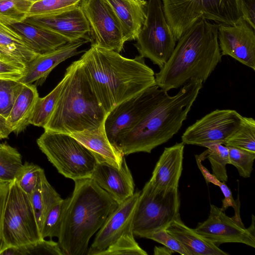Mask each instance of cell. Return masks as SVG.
<instances>
[{"label": "cell", "instance_id": "cell-29", "mask_svg": "<svg viewBox=\"0 0 255 255\" xmlns=\"http://www.w3.org/2000/svg\"><path fill=\"white\" fill-rule=\"evenodd\" d=\"M255 152V121L253 118L243 117L238 128L224 144Z\"/></svg>", "mask_w": 255, "mask_h": 255}, {"label": "cell", "instance_id": "cell-10", "mask_svg": "<svg viewBox=\"0 0 255 255\" xmlns=\"http://www.w3.org/2000/svg\"><path fill=\"white\" fill-rule=\"evenodd\" d=\"M134 46L139 55L150 59L161 69L176 45L172 30L165 17L161 0L147 1L146 17Z\"/></svg>", "mask_w": 255, "mask_h": 255}, {"label": "cell", "instance_id": "cell-33", "mask_svg": "<svg viewBox=\"0 0 255 255\" xmlns=\"http://www.w3.org/2000/svg\"><path fill=\"white\" fill-rule=\"evenodd\" d=\"M195 158L197 166L206 181L219 186L224 196V199L222 201L223 205L221 209L223 211H225L228 208L232 207L235 210V214L234 216L237 218L241 219L240 215V202L238 201L237 202L234 199L232 192L225 182L219 180L202 165V161L206 158L205 152L204 151L200 155H196Z\"/></svg>", "mask_w": 255, "mask_h": 255}, {"label": "cell", "instance_id": "cell-44", "mask_svg": "<svg viewBox=\"0 0 255 255\" xmlns=\"http://www.w3.org/2000/svg\"><path fill=\"white\" fill-rule=\"evenodd\" d=\"M255 0H239L242 18L255 29Z\"/></svg>", "mask_w": 255, "mask_h": 255}, {"label": "cell", "instance_id": "cell-24", "mask_svg": "<svg viewBox=\"0 0 255 255\" xmlns=\"http://www.w3.org/2000/svg\"><path fill=\"white\" fill-rule=\"evenodd\" d=\"M10 25L22 37L29 48L37 54L52 51L70 42L58 34L24 22Z\"/></svg>", "mask_w": 255, "mask_h": 255}, {"label": "cell", "instance_id": "cell-40", "mask_svg": "<svg viewBox=\"0 0 255 255\" xmlns=\"http://www.w3.org/2000/svg\"><path fill=\"white\" fill-rule=\"evenodd\" d=\"M16 253L17 255H63L58 242L45 239L30 245L16 247Z\"/></svg>", "mask_w": 255, "mask_h": 255}, {"label": "cell", "instance_id": "cell-7", "mask_svg": "<svg viewBox=\"0 0 255 255\" xmlns=\"http://www.w3.org/2000/svg\"><path fill=\"white\" fill-rule=\"evenodd\" d=\"M36 142L49 161L64 177L73 181L91 178L97 161L69 134L44 130Z\"/></svg>", "mask_w": 255, "mask_h": 255}, {"label": "cell", "instance_id": "cell-20", "mask_svg": "<svg viewBox=\"0 0 255 255\" xmlns=\"http://www.w3.org/2000/svg\"><path fill=\"white\" fill-rule=\"evenodd\" d=\"M184 148L182 142L164 148L148 181L155 188L164 192L178 189L183 170Z\"/></svg>", "mask_w": 255, "mask_h": 255}, {"label": "cell", "instance_id": "cell-15", "mask_svg": "<svg viewBox=\"0 0 255 255\" xmlns=\"http://www.w3.org/2000/svg\"><path fill=\"white\" fill-rule=\"evenodd\" d=\"M140 192H134L131 197L119 204L97 232L87 255H99L122 237L133 233L134 215Z\"/></svg>", "mask_w": 255, "mask_h": 255}, {"label": "cell", "instance_id": "cell-26", "mask_svg": "<svg viewBox=\"0 0 255 255\" xmlns=\"http://www.w3.org/2000/svg\"><path fill=\"white\" fill-rule=\"evenodd\" d=\"M0 54L27 65L38 54L10 25L0 21Z\"/></svg>", "mask_w": 255, "mask_h": 255}, {"label": "cell", "instance_id": "cell-5", "mask_svg": "<svg viewBox=\"0 0 255 255\" xmlns=\"http://www.w3.org/2000/svg\"><path fill=\"white\" fill-rule=\"evenodd\" d=\"M67 79L44 130L71 134L98 128L107 116L78 60L65 72Z\"/></svg>", "mask_w": 255, "mask_h": 255}, {"label": "cell", "instance_id": "cell-47", "mask_svg": "<svg viewBox=\"0 0 255 255\" xmlns=\"http://www.w3.org/2000/svg\"><path fill=\"white\" fill-rule=\"evenodd\" d=\"M30 0V1H34V2H36V1H38L39 0Z\"/></svg>", "mask_w": 255, "mask_h": 255}, {"label": "cell", "instance_id": "cell-48", "mask_svg": "<svg viewBox=\"0 0 255 255\" xmlns=\"http://www.w3.org/2000/svg\"><path fill=\"white\" fill-rule=\"evenodd\" d=\"M1 143H0V145Z\"/></svg>", "mask_w": 255, "mask_h": 255}, {"label": "cell", "instance_id": "cell-41", "mask_svg": "<svg viewBox=\"0 0 255 255\" xmlns=\"http://www.w3.org/2000/svg\"><path fill=\"white\" fill-rule=\"evenodd\" d=\"M26 68V64L0 54V79L19 81Z\"/></svg>", "mask_w": 255, "mask_h": 255}, {"label": "cell", "instance_id": "cell-36", "mask_svg": "<svg viewBox=\"0 0 255 255\" xmlns=\"http://www.w3.org/2000/svg\"><path fill=\"white\" fill-rule=\"evenodd\" d=\"M65 204L66 199H63L53 206L47 213L40 230L42 239L58 238Z\"/></svg>", "mask_w": 255, "mask_h": 255}, {"label": "cell", "instance_id": "cell-46", "mask_svg": "<svg viewBox=\"0 0 255 255\" xmlns=\"http://www.w3.org/2000/svg\"><path fill=\"white\" fill-rule=\"evenodd\" d=\"M173 251L164 247H155L153 250L154 255H170L174 253Z\"/></svg>", "mask_w": 255, "mask_h": 255}, {"label": "cell", "instance_id": "cell-14", "mask_svg": "<svg viewBox=\"0 0 255 255\" xmlns=\"http://www.w3.org/2000/svg\"><path fill=\"white\" fill-rule=\"evenodd\" d=\"M252 217V225L247 229L241 220L228 217L225 211L212 204L208 218L194 229L217 246L237 243L255 248V218Z\"/></svg>", "mask_w": 255, "mask_h": 255}, {"label": "cell", "instance_id": "cell-16", "mask_svg": "<svg viewBox=\"0 0 255 255\" xmlns=\"http://www.w3.org/2000/svg\"><path fill=\"white\" fill-rule=\"evenodd\" d=\"M222 55H228L255 70V29L243 18L233 25L218 24Z\"/></svg>", "mask_w": 255, "mask_h": 255}, {"label": "cell", "instance_id": "cell-1", "mask_svg": "<svg viewBox=\"0 0 255 255\" xmlns=\"http://www.w3.org/2000/svg\"><path fill=\"white\" fill-rule=\"evenodd\" d=\"M78 61L106 115L156 85L154 71L140 55L129 59L113 50L91 47Z\"/></svg>", "mask_w": 255, "mask_h": 255}, {"label": "cell", "instance_id": "cell-37", "mask_svg": "<svg viewBox=\"0 0 255 255\" xmlns=\"http://www.w3.org/2000/svg\"><path fill=\"white\" fill-rule=\"evenodd\" d=\"M147 255V253L138 244L133 233L118 239L115 243L101 252L99 255Z\"/></svg>", "mask_w": 255, "mask_h": 255}, {"label": "cell", "instance_id": "cell-35", "mask_svg": "<svg viewBox=\"0 0 255 255\" xmlns=\"http://www.w3.org/2000/svg\"><path fill=\"white\" fill-rule=\"evenodd\" d=\"M24 84L0 79V115L6 119Z\"/></svg>", "mask_w": 255, "mask_h": 255}, {"label": "cell", "instance_id": "cell-43", "mask_svg": "<svg viewBox=\"0 0 255 255\" xmlns=\"http://www.w3.org/2000/svg\"><path fill=\"white\" fill-rule=\"evenodd\" d=\"M10 183L0 181V254L7 246L3 237V222L5 208L8 196Z\"/></svg>", "mask_w": 255, "mask_h": 255}, {"label": "cell", "instance_id": "cell-25", "mask_svg": "<svg viewBox=\"0 0 255 255\" xmlns=\"http://www.w3.org/2000/svg\"><path fill=\"white\" fill-rule=\"evenodd\" d=\"M39 98L37 86L24 84L6 118V125L11 132L18 133L29 124V120Z\"/></svg>", "mask_w": 255, "mask_h": 255}, {"label": "cell", "instance_id": "cell-19", "mask_svg": "<svg viewBox=\"0 0 255 255\" xmlns=\"http://www.w3.org/2000/svg\"><path fill=\"white\" fill-rule=\"evenodd\" d=\"M89 42L84 39L68 42L52 51L38 54L26 65L25 73L19 81L24 84L41 85L56 66L82 52L78 51V48Z\"/></svg>", "mask_w": 255, "mask_h": 255}, {"label": "cell", "instance_id": "cell-32", "mask_svg": "<svg viewBox=\"0 0 255 255\" xmlns=\"http://www.w3.org/2000/svg\"><path fill=\"white\" fill-rule=\"evenodd\" d=\"M205 147L206 158L209 160L213 174L221 181L228 180L226 165L230 164L227 146L220 143L207 145Z\"/></svg>", "mask_w": 255, "mask_h": 255}, {"label": "cell", "instance_id": "cell-28", "mask_svg": "<svg viewBox=\"0 0 255 255\" xmlns=\"http://www.w3.org/2000/svg\"><path fill=\"white\" fill-rule=\"evenodd\" d=\"M67 79L65 75L62 80L48 95L38 98L29 120V124L38 127H44L48 122L59 98Z\"/></svg>", "mask_w": 255, "mask_h": 255}, {"label": "cell", "instance_id": "cell-31", "mask_svg": "<svg viewBox=\"0 0 255 255\" xmlns=\"http://www.w3.org/2000/svg\"><path fill=\"white\" fill-rule=\"evenodd\" d=\"M34 2L26 0H0V21L9 25L23 22Z\"/></svg>", "mask_w": 255, "mask_h": 255}, {"label": "cell", "instance_id": "cell-11", "mask_svg": "<svg viewBox=\"0 0 255 255\" xmlns=\"http://www.w3.org/2000/svg\"><path fill=\"white\" fill-rule=\"evenodd\" d=\"M167 92L154 85L122 102L106 116L104 128L110 141H117L134 128L162 100Z\"/></svg>", "mask_w": 255, "mask_h": 255}, {"label": "cell", "instance_id": "cell-42", "mask_svg": "<svg viewBox=\"0 0 255 255\" xmlns=\"http://www.w3.org/2000/svg\"><path fill=\"white\" fill-rule=\"evenodd\" d=\"M144 238L150 239L162 244L174 252L182 255H190L184 246L166 229L160 230L146 235Z\"/></svg>", "mask_w": 255, "mask_h": 255}, {"label": "cell", "instance_id": "cell-3", "mask_svg": "<svg viewBox=\"0 0 255 255\" xmlns=\"http://www.w3.org/2000/svg\"><path fill=\"white\" fill-rule=\"evenodd\" d=\"M66 199L58 243L63 255H85L89 241L119 204L91 178L74 181Z\"/></svg>", "mask_w": 255, "mask_h": 255}, {"label": "cell", "instance_id": "cell-34", "mask_svg": "<svg viewBox=\"0 0 255 255\" xmlns=\"http://www.w3.org/2000/svg\"><path fill=\"white\" fill-rule=\"evenodd\" d=\"M82 0H39L33 4L27 18H40L55 14L78 5Z\"/></svg>", "mask_w": 255, "mask_h": 255}, {"label": "cell", "instance_id": "cell-8", "mask_svg": "<svg viewBox=\"0 0 255 255\" xmlns=\"http://www.w3.org/2000/svg\"><path fill=\"white\" fill-rule=\"evenodd\" d=\"M180 206L178 189L161 191L148 181L140 192L134 213V235L144 238L148 234L166 229L180 214Z\"/></svg>", "mask_w": 255, "mask_h": 255}, {"label": "cell", "instance_id": "cell-6", "mask_svg": "<svg viewBox=\"0 0 255 255\" xmlns=\"http://www.w3.org/2000/svg\"><path fill=\"white\" fill-rule=\"evenodd\" d=\"M162 9L176 41L197 19L235 25L243 19L239 0H162Z\"/></svg>", "mask_w": 255, "mask_h": 255}, {"label": "cell", "instance_id": "cell-17", "mask_svg": "<svg viewBox=\"0 0 255 255\" xmlns=\"http://www.w3.org/2000/svg\"><path fill=\"white\" fill-rule=\"evenodd\" d=\"M23 22L58 34L70 42L89 40L90 28L80 5L40 18H27Z\"/></svg>", "mask_w": 255, "mask_h": 255}, {"label": "cell", "instance_id": "cell-23", "mask_svg": "<svg viewBox=\"0 0 255 255\" xmlns=\"http://www.w3.org/2000/svg\"><path fill=\"white\" fill-rule=\"evenodd\" d=\"M166 230L184 246L190 255H229L197 233L194 229L187 226L181 220L180 214Z\"/></svg>", "mask_w": 255, "mask_h": 255}, {"label": "cell", "instance_id": "cell-21", "mask_svg": "<svg viewBox=\"0 0 255 255\" xmlns=\"http://www.w3.org/2000/svg\"><path fill=\"white\" fill-rule=\"evenodd\" d=\"M117 17L126 42L136 39L144 24L147 1L145 0H105Z\"/></svg>", "mask_w": 255, "mask_h": 255}, {"label": "cell", "instance_id": "cell-18", "mask_svg": "<svg viewBox=\"0 0 255 255\" xmlns=\"http://www.w3.org/2000/svg\"><path fill=\"white\" fill-rule=\"evenodd\" d=\"M119 204L134 193V183L124 157L120 168L97 162L91 178Z\"/></svg>", "mask_w": 255, "mask_h": 255}, {"label": "cell", "instance_id": "cell-22", "mask_svg": "<svg viewBox=\"0 0 255 255\" xmlns=\"http://www.w3.org/2000/svg\"><path fill=\"white\" fill-rule=\"evenodd\" d=\"M87 148L97 162H106L120 168L124 155L108 139L104 124L98 128L69 134Z\"/></svg>", "mask_w": 255, "mask_h": 255}, {"label": "cell", "instance_id": "cell-12", "mask_svg": "<svg viewBox=\"0 0 255 255\" xmlns=\"http://www.w3.org/2000/svg\"><path fill=\"white\" fill-rule=\"evenodd\" d=\"M80 5L90 26L91 47L121 52L126 41L109 3L105 0H82Z\"/></svg>", "mask_w": 255, "mask_h": 255}, {"label": "cell", "instance_id": "cell-13", "mask_svg": "<svg viewBox=\"0 0 255 255\" xmlns=\"http://www.w3.org/2000/svg\"><path fill=\"white\" fill-rule=\"evenodd\" d=\"M243 116L233 110L217 109L197 120L181 136L184 144L205 147L226 140L240 126Z\"/></svg>", "mask_w": 255, "mask_h": 255}, {"label": "cell", "instance_id": "cell-2", "mask_svg": "<svg viewBox=\"0 0 255 255\" xmlns=\"http://www.w3.org/2000/svg\"><path fill=\"white\" fill-rule=\"evenodd\" d=\"M177 41L166 63L155 74L156 85L167 92L191 79L205 82L222 60L218 24L200 18Z\"/></svg>", "mask_w": 255, "mask_h": 255}, {"label": "cell", "instance_id": "cell-39", "mask_svg": "<svg viewBox=\"0 0 255 255\" xmlns=\"http://www.w3.org/2000/svg\"><path fill=\"white\" fill-rule=\"evenodd\" d=\"M227 146L230 164L237 169L240 176L244 178L251 176L255 158V152L244 149Z\"/></svg>", "mask_w": 255, "mask_h": 255}, {"label": "cell", "instance_id": "cell-9", "mask_svg": "<svg viewBox=\"0 0 255 255\" xmlns=\"http://www.w3.org/2000/svg\"><path fill=\"white\" fill-rule=\"evenodd\" d=\"M3 237L7 248L26 246L43 239L29 196L15 179L10 183L3 216Z\"/></svg>", "mask_w": 255, "mask_h": 255}, {"label": "cell", "instance_id": "cell-27", "mask_svg": "<svg viewBox=\"0 0 255 255\" xmlns=\"http://www.w3.org/2000/svg\"><path fill=\"white\" fill-rule=\"evenodd\" d=\"M29 196L40 232L47 213L63 199L47 180L44 171L41 173L35 189Z\"/></svg>", "mask_w": 255, "mask_h": 255}, {"label": "cell", "instance_id": "cell-4", "mask_svg": "<svg viewBox=\"0 0 255 255\" xmlns=\"http://www.w3.org/2000/svg\"><path fill=\"white\" fill-rule=\"evenodd\" d=\"M200 79H191L174 96L159 102L115 146L125 155L136 152L150 153L168 141L181 128L203 87Z\"/></svg>", "mask_w": 255, "mask_h": 255}, {"label": "cell", "instance_id": "cell-38", "mask_svg": "<svg viewBox=\"0 0 255 255\" xmlns=\"http://www.w3.org/2000/svg\"><path fill=\"white\" fill-rule=\"evenodd\" d=\"M43 171L38 165L25 161L18 170L15 180L20 188L30 195L35 189L40 175Z\"/></svg>", "mask_w": 255, "mask_h": 255}, {"label": "cell", "instance_id": "cell-45", "mask_svg": "<svg viewBox=\"0 0 255 255\" xmlns=\"http://www.w3.org/2000/svg\"><path fill=\"white\" fill-rule=\"evenodd\" d=\"M10 133L6 125V119L0 115V139L7 138Z\"/></svg>", "mask_w": 255, "mask_h": 255}, {"label": "cell", "instance_id": "cell-30", "mask_svg": "<svg viewBox=\"0 0 255 255\" xmlns=\"http://www.w3.org/2000/svg\"><path fill=\"white\" fill-rule=\"evenodd\" d=\"M22 156L14 147L6 143L0 145V181L10 182L22 166Z\"/></svg>", "mask_w": 255, "mask_h": 255}]
</instances>
